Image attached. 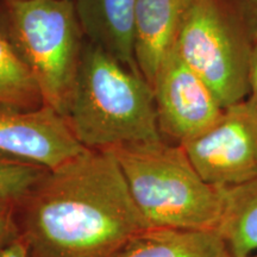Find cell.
Listing matches in <instances>:
<instances>
[{
	"label": "cell",
	"instance_id": "9",
	"mask_svg": "<svg viewBox=\"0 0 257 257\" xmlns=\"http://www.w3.org/2000/svg\"><path fill=\"white\" fill-rule=\"evenodd\" d=\"M189 0H136L134 48L138 69L150 86L175 47Z\"/></svg>",
	"mask_w": 257,
	"mask_h": 257
},
{
	"label": "cell",
	"instance_id": "12",
	"mask_svg": "<svg viewBox=\"0 0 257 257\" xmlns=\"http://www.w3.org/2000/svg\"><path fill=\"white\" fill-rule=\"evenodd\" d=\"M224 210L217 232L232 257L257 252V179L224 188Z\"/></svg>",
	"mask_w": 257,
	"mask_h": 257
},
{
	"label": "cell",
	"instance_id": "3",
	"mask_svg": "<svg viewBox=\"0 0 257 257\" xmlns=\"http://www.w3.org/2000/svg\"><path fill=\"white\" fill-rule=\"evenodd\" d=\"M149 227L217 230L224 188L208 184L181 146L157 141L111 148Z\"/></svg>",
	"mask_w": 257,
	"mask_h": 257
},
{
	"label": "cell",
	"instance_id": "17",
	"mask_svg": "<svg viewBox=\"0 0 257 257\" xmlns=\"http://www.w3.org/2000/svg\"><path fill=\"white\" fill-rule=\"evenodd\" d=\"M249 99L257 106V43L253 48L249 68Z\"/></svg>",
	"mask_w": 257,
	"mask_h": 257
},
{
	"label": "cell",
	"instance_id": "15",
	"mask_svg": "<svg viewBox=\"0 0 257 257\" xmlns=\"http://www.w3.org/2000/svg\"><path fill=\"white\" fill-rule=\"evenodd\" d=\"M17 206L0 204V250L21 236Z\"/></svg>",
	"mask_w": 257,
	"mask_h": 257
},
{
	"label": "cell",
	"instance_id": "18",
	"mask_svg": "<svg viewBox=\"0 0 257 257\" xmlns=\"http://www.w3.org/2000/svg\"><path fill=\"white\" fill-rule=\"evenodd\" d=\"M249 2V8L250 11H251L253 22H255V25L257 28V0H248Z\"/></svg>",
	"mask_w": 257,
	"mask_h": 257
},
{
	"label": "cell",
	"instance_id": "5",
	"mask_svg": "<svg viewBox=\"0 0 257 257\" xmlns=\"http://www.w3.org/2000/svg\"><path fill=\"white\" fill-rule=\"evenodd\" d=\"M0 25L36 79L44 104L64 115L85 47L73 0H3Z\"/></svg>",
	"mask_w": 257,
	"mask_h": 257
},
{
	"label": "cell",
	"instance_id": "10",
	"mask_svg": "<svg viewBox=\"0 0 257 257\" xmlns=\"http://www.w3.org/2000/svg\"><path fill=\"white\" fill-rule=\"evenodd\" d=\"M85 37L140 73L134 48L136 0H73Z\"/></svg>",
	"mask_w": 257,
	"mask_h": 257
},
{
	"label": "cell",
	"instance_id": "6",
	"mask_svg": "<svg viewBox=\"0 0 257 257\" xmlns=\"http://www.w3.org/2000/svg\"><path fill=\"white\" fill-rule=\"evenodd\" d=\"M181 147L208 184L225 188L257 179V106L248 98L224 108L210 128Z\"/></svg>",
	"mask_w": 257,
	"mask_h": 257
},
{
	"label": "cell",
	"instance_id": "8",
	"mask_svg": "<svg viewBox=\"0 0 257 257\" xmlns=\"http://www.w3.org/2000/svg\"><path fill=\"white\" fill-rule=\"evenodd\" d=\"M86 150L66 117L49 105L31 110L0 107V159L53 170Z\"/></svg>",
	"mask_w": 257,
	"mask_h": 257
},
{
	"label": "cell",
	"instance_id": "7",
	"mask_svg": "<svg viewBox=\"0 0 257 257\" xmlns=\"http://www.w3.org/2000/svg\"><path fill=\"white\" fill-rule=\"evenodd\" d=\"M157 123L163 140L182 146L210 128L224 108L176 47L161 64L153 86Z\"/></svg>",
	"mask_w": 257,
	"mask_h": 257
},
{
	"label": "cell",
	"instance_id": "16",
	"mask_svg": "<svg viewBox=\"0 0 257 257\" xmlns=\"http://www.w3.org/2000/svg\"><path fill=\"white\" fill-rule=\"evenodd\" d=\"M0 257H32L28 243L21 236L0 250Z\"/></svg>",
	"mask_w": 257,
	"mask_h": 257
},
{
	"label": "cell",
	"instance_id": "4",
	"mask_svg": "<svg viewBox=\"0 0 257 257\" xmlns=\"http://www.w3.org/2000/svg\"><path fill=\"white\" fill-rule=\"evenodd\" d=\"M256 43L248 0H189L175 47L226 108L249 98Z\"/></svg>",
	"mask_w": 257,
	"mask_h": 257
},
{
	"label": "cell",
	"instance_id": "14",
	"mask_svg": "<svg viewBox=\"0 0 257 257\" xmlns=\"http://www.w3.org/2000/svg\"><path fill=\"white\" fill-rule=\"evenodd\" d=\"M46 172L41 167L0 159V204L18 207Z\"/></svg>",
	"mask_w": 257,
	"mask_h": 257
},
{
	"label": "cell",
	"instance_id": "11",
	"mask_svg": "<svg viewBox=\"0 0 257 257\" xmlns=\"http://www.w3.org/2000/svg\"><path fill=\"white\" fill-rule=\"evenodd\" d=\"M117 257H232L214 230L149 227L138 233Z\"/></svg>",
	"mask_w": 257,
	"mask_h": 257
},
{
	"label": "cell",
	"instance_id": "2",
	"mask_svg": "<svg viewBox=\"0 0 257 257\" xmlns=\"http://www.w3.org/2000/svg\"><path fill=\"white\" fill-rule=\"evenodd\" d=\"M64 117L87 149L163 140L152 86L142 74L89 41Z\"/></svg>",
	"mask_w": 257,
	"mask_h": 257
},
{
	"label": "cell",
	"instance_id": "13",
	"mask_svg": "<svg viewBox=\"0 0 257 257\" xmlns=\"http://www.w3.org/2000/svg\"><path fill=\"white\" fill-rule=\"evenodd\" d=\"M43 104L36 79L0 25V107L31 110Z\"/></svg>",
	"mask_w": 257,
	"mask_h": 257
},
{
	"label": "cell",
	"instance_id": "1",
	"mask_svg": "<svg viewBox=\"0 0 257 257\" xmlns=\"http://www.w3.org/2000/svg\"><path fill=\"white\" fill-rule=\"evenodd\" d=\"M17 210L32 257H117L149 229L107 149L47 170Z\"/></svg>",
	"mask_w": 257,
	"mask_h": 257
},
{
	"label": "cell",
	"instance_id": "19",
	"mask_svg": "<svg viewBox=\"0 0 257 257\" xmlns=\"http://www.w3.org/2000/svg\"><path fill=\"white\" fill-rule=\"evenodd\" d=\"M248 257H257V252L252 253V255H250V256H248Z\"/></svg>",
	"mask_w": 257,
	"mask_h": 257
}]
</instances>
